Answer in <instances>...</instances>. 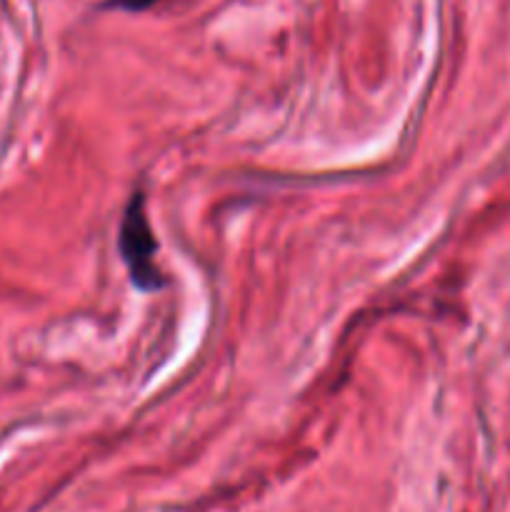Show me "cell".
<instances>
[{
	"instance_id": "cell-1",
	"label": "cell",
	"mask_w": 510,
	"mask_h": 512,
	"mask_svg": "<svg viewBox=\"0 0 510 512\" xmlns=\"http://www.w3.org/2000/svg\"><path fill=\"white\" fill-rule=\"evenodd\" d=\"M155 250H158V245H155L153 230L148 225L143 195L133 193L128 208H125L123 223H120V255L128 265L133 283L145 293L160 290L165 283L158 265H155Z\"/></svg>"
},
{
	"instance_id": "cell-2",
	"label": "cell",
	"mask_w": 510,
	"mask_h": 512,
	"mask_svg": "<svg viewBox=\"0 0 510 512\" xmlns=\"http://www.w3.org/2000/svg\"><path fill=\"white\" fill-rule=\"evenodd\" d=\"M158 0H108V8H118V10H145L150 5H155Z\"/></svg>"
}]
</instances>
